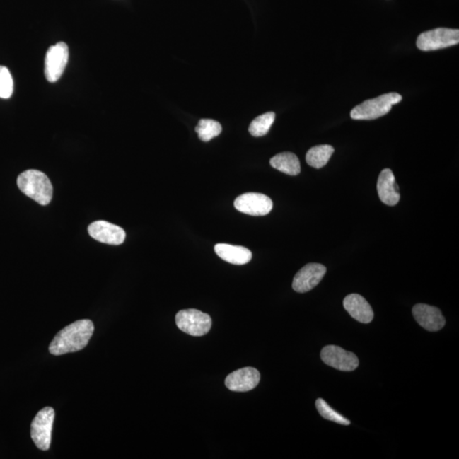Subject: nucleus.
<instances>
[{
  "label": "nucleus",
  "mask_w": 459,
  "mask_h": 459,
  "mask_svg": "<svg viewBox=\"0 0 459 459\" xmlns=\"http://www.w3.org/2000/svg\"><path fill=\"white\" fill-rule=\"evenodd\" d=\"M412 315L419 325L429 332H436L443 328L446 319L437 307L418 304L412 308Z\"/></svg>",
  "instance_id": "obj_13"
},
{
  "label": "nucleus",
  "mask_w": 459,
  "mask_h": 459,
  "mask_svg": "<svg viewBox=\"0 0 459 459\" xmlns=\"http://www.w3.org/2000/svg\"><path fill=\"white\" fill-rule=\"evenodd\" d=\"M275 117L276 115L272 112L257 117L250 124L248 132L255 137L265 136L275 121Z\"/></svg>",
  "instance_id": "obj_19"
},
{
  "label": "nucleus",
  "mask_w": 459,
  "mask_h": 459,
  "mask_svg": "<svg viewBox=\"0 0 459 459\" xmlns=\"http://www.w3.org/2000/svg\"><path fill=\"white\" fill-rule=\"evenodd\" d=\"M324 364L344 372L354 371L359 366V359L352 352L336 345H327L321 352Z\"/></svg>",
  "instance_id": "obj_8"
},
{
  "label": "nucleus",
  "mask_w": 459,
  "mask_h": 459,
  "mask_svg": "<svg viewBox=\"0 0 459 459\" xmlns=\"http://www.w3.org/2000/svg\"><path fill=\"white\" fill-rule=\"evenodd\" d=\"M54 410L46 407L37 412L31 424V437L37 448L47 451L52 444V427L54 420Z\"/></svg>",
  "instance_id": "obj_6"
},
{
  "label": "nucleus",
  "mask_w": 459,
  "mask_h": 459,
  "mask_svg": "<svg viewBox=\"0 0 459 459\" xmlns=\"http://www.w3.org/2000/svg\"><path fill=\"white\" fill-rule=\"evenodd\" d=\"M402 96L397 93H389L377 98L365 100L358 105L351 112L352 120H373L385 116L395 104L401 103Z\"/></svg>",
  "instance_id": "obj_3"
},
{
  "label": "nucleus",
  "mask_w": 459,
  "mask_h": 459,
  "mask_svg": "<svg viewBox=\"0 0 459 459\" xmlns=\"http://www.w3.org/2000/svg\"><path fill=\"white\" fill-rule=\"evenodd\" d=\"M269 163L276 170L289 175H298L301 170L300 160L292 153L277 154L271 159Z\"/></svg>",
  "instance_id": "obj_17"
},
{
  "label": "nucleus",
  "mask_w": 459,
  "mask_h": 459,
  "mask_svg": "<svg viewBox=\"0 0 459 459\" xmlns=\"http://www.w3.org/2000/svg\"><path fill=\"white\" fill-rule=\"evenodd\" d=\"M458 43V29L440 28L421 33L417 40V47L423 52H431L448 48Z\"/></svg>",
  "instance_id": "obj_4"
},
{
  "label": "nucleus",
  "mask_w": 459,
  "mask_h": 459,
  "mask_svg": "<svg viewBox=\"0 0 459 459\" xmlns=\"http://www.w3.org/2000/svg\"><path fill=\"white\" fill-rule=\"evenodd\" d=\"M195 130L201 141L208 142L221 133L222 127L217 121L201 120Z\"/></svg>",
  "instance_id": "obj_20"
},
{
  "label": "nucleus",
  "mask_w": 459,
  "mask_h": 459,
  "mask_svg": "<svg viewBox=\"0 0 459 459\" xmlns=\"http://www.w3.org/2000/svg\"><path fill=\"white\" fill-rule=\"evenodd\" d=\"M335 149L330 145H320L313 147L306 153V162L315 168H321L330 161Z\"/></svg>",
  "instance_id": "obj_18"
},
{
  "label": "nucleus",
  "mask_w": 459,
  "mask_h": 459,
  "mask_svg": "<svg viewBox=\"0 0 459 459\" xmlns=\"http://www.w3.org/2000/svg\"><path fill=\"white\" fill-rule=\"evenodd\" d=\"M88 231L91 237L96 241L110 244V245H120L124 242L126 238L123 228L104 221L91 223L88 227Z\"/></svg>",
  "instance_id": "obj_11"
},
{
  "label": "nucleus",
  "mask_w": 459,
  "mask_h": 459,
  "mask_svg": "<svg viewBox=\"0 0 459 459\" xmlns=\"http://www.w3.org/2000/svg\"><path fill=\"white\" fill-rule=\"evenodd\" d=\"M377 190L380 200L386 205L395 206L400 200L399 187L393 172L385 168L378 176Z\"/></svg>",
  "instance_id": "obj_14"
},
{
  "label": "nucleus",
  "mask_w": 459,
  "mask_h": 459,
  "mask_svg": "<svg viewBox=\"0 0 459 459\" xmlns=\"http://www.w3.org/2000/svg\"><path fill=\"white\" fill-rule=\"evenodd\" d=\"M13 79L9 69L6 66H0V98H10L13 93Z\"/></svg>",
  "instance_id": "obj_22"
},
{
  "label": "nucleus",
  "mask_w": 459,
  "mask_h": 459,
  "mask_svg": "<svg viewBox=\"0 0 459 459\" xmlns=\"http://www.w3.org/2000/svg\"><path fill=\"white\" fill-rule=\"evenodd\" d=\"M216 255L223 260L233 265H245L252 260V252L248 248L243 246H234L231 244L218 243L214 246Z\"/></svg>",
  "instance_id": "obj_16"
},
{
  "label": "nucleus",
  "mask_w": 459,
  "mask_h": 459,
  "mask_svg": "<svg viewBox=\"0 0 459 459\" xmlns=\"http://www.w3.org/2000/svg\"><path fill=\"white\" fill-rule=\"evenodd\" d=\"M344 309L356 321L369 323L373 321L374 314L371 306L360 294H352L344 298Z\"/></svg>",
  "instance_id": "obj_15"
},
{
  "label": "nucleus",
  "mask_w": 459,
  "mask_h": 459,
  "mask_svg": "<svg viewBox=\"0 0 459 459\" xmlns=\"http://www.w3.org/2000/svg\"><path fill=\"white\" fill-rule=\"evenodd\" d=\"M327 268L318 263H310L298 272L293 281V289L298 293H306L317 287L325 276Z\"/></svg>",
  "instance_id": "obj_10"
},
{
  "label": "nucleus",
  "mask_w": 459,
  "mask_h": 459,
  "mask_svg": "<svg viewBox=\"0 0 459 459\" xmlns=\"http://www.w3.org/2000/svg\"><path fill=\"white\" fill-rule=\"evenodd\" d=\"M235 208L252 216H267L272 211L273 203L269 197L261 193L248 192L239 196L234 202Z\"/></svg>",
  "instance_id": "obj_9"
},
{
  "label": "nucleus",
  "mask_w": 459,
  "mask_h": 459,
  "mask_svg": "<svg viewBox=\"0 0 459 459\" xmlns=\"http://www.w3.org/2000/svg\"><path fill=\"white\" fill-rule=\"evenodd\" d=\"M177 327L192 336H203L211 330L212 320L208 314L196 309L182 310L175 317Z\"/></svg>",
  "instance_id": "obj_5"
},
{
  "label": "nucleus",
  "mask_w": 459,
  "mask_h": 459,
  "mask_svg": "<svg viewBox=\"0 0 459 459\" xmlns=\"http://www.w3.org/2000/svg\"><path fill=\"white\" fill-rule=\"evenodd\" d=\"M94 330V323L91 320H79L57 332L50 344L49 351L53 356L81 351L87 347Z\"/></svg>",
  "instance_id": "obj_1"
},
{
  "label": "nucleus",
  "mask_w": 459,
  "mask_h": 459,
  "mask_svg": "<svg viewBox=\"0 0 459 459\" xmlns=\"http://www.w3.org/2000/svg\"><path fill=\"white\" fill-rule=\"evenodd\" d=\"M69 57V47L63 42L52 46L48 50L45 57V74L49 82H57L62 77Z\"/></svg>",
  "instance_id": "obj_7"
},
{
  "label": "nucleus",
  "mask_w": 459,
  "mask_h": 459,
  "mask_svg": "<svg viewBox=\"0 0 459 459\" xmlns=\"http://www.w3.org/2000/svg\"><path fill=\"white\" fill-rule=\"evenodd\" d=\"M18 186L25 195L40 205H48L52 200V184L43 172L36 170L24 171L18 176Z\"/></svg>",
  "instance_id": "obj_2"
},
{
  "label": "nucleus",
  "mask_w": 459,
  "mask_h": 459,
  "mask_svg": "<svg viewBox=\"0 0 459 459\" xmlns=\"http://www.w3.org/2000/svg\"><path fill=\"white\" fill-rule=\"evenodd\" d=\"M315 407H317V409L323 418L342 425L351 424V421L337 412L323 399H318L317 402H315Z\"/></svg>",
  "instance_id": "obj_21"
},
{
  "label": "nucleus",
  "mask_w": 459,
  "mask_h": 459,
  "mask_svg": "<svg viewBox=\"0 0 459 459\" xmlns=\"http://www.w3.org/2000/svg\"><path fill=\"white\" fill-rule=\"evenodd\" d=\"M260 381V373L255 368H243L231 373L226 378V386L236 393L254 390Z\"/></svg>",
  "instance_id": "obj_12"
}]
</instances>
